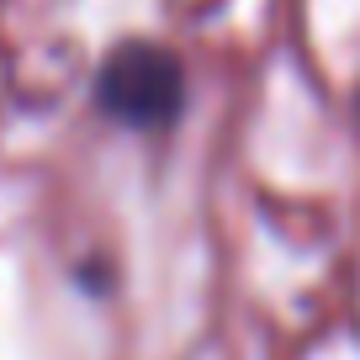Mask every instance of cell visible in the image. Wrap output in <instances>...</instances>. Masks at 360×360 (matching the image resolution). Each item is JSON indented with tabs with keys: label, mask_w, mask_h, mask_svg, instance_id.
Instances as JSON below:
<instances>
[{
	"label": "cell",
	"mask_w": 360,
	"mask_h": 360,
	"mask_svg": "<svg viewBox=\"0 0 360 360\" xmlns=\"http://www.w3.org/2000/svg\"><path fill=\"white\" fill-rule=\"evenodd\" d=\"M96 106L133 133H165L186 112V69L165 43H117L96 69Z\"/></svg>",
	"instance_id": "cell-1"
}]
</instances>
